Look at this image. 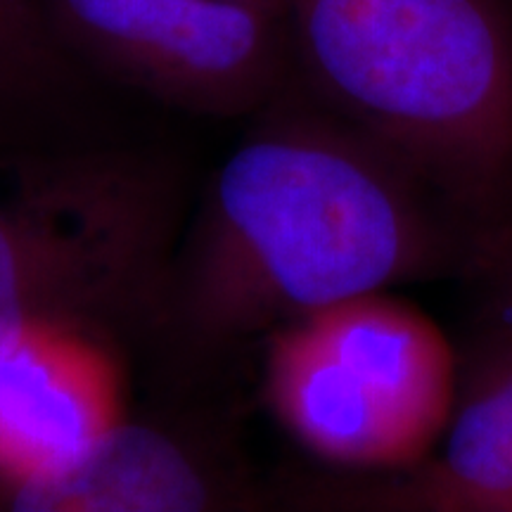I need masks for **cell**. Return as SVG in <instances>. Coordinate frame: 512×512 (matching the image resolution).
I'll use <instances>...</instances> for the list:
<instances>
[{
	"label": "cell",
	"instance_id": "11",
	"mask_svg": "<svg viewBox=\"0 0 512 512\" xmlns=\"http://www.w3.org/2000/svg\"><path fill=\"white\" fill-rule=\"evenodd\" d=\"M238 3L256 5V8H266V10L280 12V15L287 17V3H290V0H238Z\"/></svg>",
	"mask_w": 512,
	"mask_h": 512
},
{
	"label": "cell",
	"instance_id": "5",
	"mask_svg": "<svg viewBox=\"0 0 512 512\" xmlns=\"http://www.w3.org/2000/svg\"><path fill=\"white\" fill-rule=\"evenodd\" d=\"M249 501L214 446L157 420H112L79 451L0 489L15 512H207Z\"/></svg>",
	"mask_w": 512,
	"mask_h": 512
},
{
	"label": "cell",
	"instance_id": "3",
	"mask_svg": "<svg viewBox=\"0 0 512 512\" xmlns=\"http://www.w3.org/2000/svg\"><path fill=\"white\" fill-rule=\"evenodd\" d=\"M183 164L114 140L0 157V339H150L190 214Z\"/></svg>",
	"mask_w": 512,
	"mask_h": 512
},
{
	"label": "cell",
	"instance_id": "9",
	"mask_svg": "<svg viewBox=\"0 0 512 512\" xmlns=\"http://www.w3.org/2000/svg\"><path fill=\"white\" fill-rule=\"evenodd\" d=\"M100 86L64 48L46 0H0V157L107 138Z\"/></svg>",
	"mask_w": 512,
	"mask_h": 512
},
{
	"label": "cell",
	"instance_id": "7",
	"mask_svg": "<svg viewBox=\"0 0 512 512\" xmlns=\"http://www.w3.org/2000/svg\"><path fill=\"white\" fill-rule=\"evenodd\" d=\"M441 441L437 456L401 475L316 501L368 510L512 512V339L491 337L467 370Z\"/></svg>",
	"mask_w": 512,
	"mask_h": 512
},
{
	"label": "cell",
	"instance_id": "1",
	"mask_svg": "<svg viewBox=\"0 0 512 512\" xmlns=\"http://www.w3.org/2000/svg\"><path fill=\"white\" fill-rule=\"evenodd\" d=\"M252 119L190 207L147 339L181 370L448 256L430 185L297 81Z\"/></svg>",
	"mask_w": 512,
	"mask_h": 512
},
{
	"label": "cell",
	"instance_id": "6",
	"mask_svg": "<svg viewBox=\"0 0 512 512\" xmlns=\"http://www.w3.org/2000/svg\"><path fill=\"white\" fill-rule=\"evenodd\" d=\"M264 344L268 408L311 456L349 470H408L437 448L370 370L332 349L306 318L280 325Z\"/></svg>",
	"mask_w": 512,
	"mask_h": 512
},
{
	"label": "cell",
	"instance_id": "2",
	"mask_svg": "<svg viewBox=\"0 0 512 512\" xmlns=\"http://www.w3.org/2000/svg\"><path fill=\"white\" fill-rule=\"evenodd\" d=\"M294 81L437 197L489 207L512 181L505 0H290Z\"/></svg>",
	"mask_w": 512,
	"mask_h": 512
},
{
	"label": "cell",
	"instance_id": "8",
	"mask_svg": "<svg viewBox=\"0 0 512 512\" xmlns=\"http://www.w3.org/2000/svg\"><path fill=\"white\" fill-rule=\"evenodd\" d=\"M110 344L62 330L0 339V489L69 458L107 418Z\"/></svg>",
	"mask_w": 512,
	"mask_h": 512
},
{
	"label": "cell",
	"instance_id": "10",
	"mask_svg": "<svg viewBox=\"0 0 512 512\" xmlns=\"http://www.w3.org/2000/svg\"><path fill=\"white\" fill-rule=\"evenodd\" d=\"M470 275L491 323V337L512 339V223L484 230L472 242Z\"/></svg>",
	"mask_w": 512,
	"mask_h": 512
},
{
	"label": "cell",
	"instance_id": "4",
	"mask_svg": "<svg viewBox=\"0 0 512 512\" xmlns=\"http://www.w3.org/2000/svg\"><path fill=\"white\" fill-rule=\"evenodd\" d=\"M102 86L211 119L254 117L294 79L287 17L238 0H46Z\"/></svg>",
	"mask_w": 512,
	"mask_h": 512
}]
</instances>
